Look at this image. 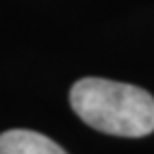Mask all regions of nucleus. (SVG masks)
<instances>
[{"mask_svg": "<svg viewBox=\"0 0 154 154\" xmlns=\"http://www.w3.org/2000/svg\"><path fill=\"white\" fill-rule=\"evenodd\" d=\"M78 118L110 136L142 138L154 132V98L144 88L106 78H82L70 90Z\"/></svg>", "mask_w": 154, "mask_h": 154, "instance_id": "nucleus-1", "label": "nucleus"}, {"mask_svg": "<svg viewBox=\"0 0 154 154\" xmlns=\"http://www.w3.org/2000/svg\"><path fill=\"white\" fill-rule=\"evenodd\" d=\"M0 154H66V150L34 130H8L0 134Z\"/></svg>", "mask_w": 154, "mask_h": 154, "instance_id": "nucleus-2", "label": "nucleus"}]
</instances>
